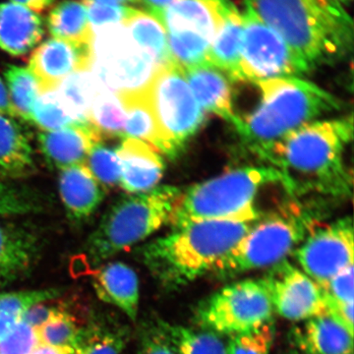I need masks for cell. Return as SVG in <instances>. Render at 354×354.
<instances>
[{"instance_id":"6da1fadb","label":"cell","mask_w":354,"mask_h":354,"mask_svg":"<svg viewBox=\"0 0 354 354\" xmlns=\"http://www.w3.org/2000/svg\"><path fill=\"white\" fill-rule=\"evenodd\" d=\"M353 118L311 122L281 140L265 157L285 176L293 196L318 192L348 197L353 177L342 160L353 140Z\"/></svg>"},{"instance_id":"7a4b0ae2","label":"cell","mask_w":354,"mask_h":354,"mask_svg":"<svg viewBox=\"0 0 354 354\" xmlns=\"http://www.w3.org/2000/svg\"><path fill=\"white\" fill-rule=\"evenodd\" d=\"M254 221L188 220L140 249L142 261L164 288L176 290L212 274Z\"/></svg>"},{"instance_id":"3957f363","label":"cell","mask_w":354,"mask_h":354,"mask_svg":"<svg viewBox=\"0 0 354 354\" xmlns=\"http://www.w3.org/2000/svg\"><path fill=\"white\" fill-rule=\"evenodd\" d=\"M245 4L311 69L351 50L353 20L344 7L329 0H245Z\"/></svg>"},{"instance_id":"277c9868","label":"cell","mask_w":354,"mask_h":354,"mask_svg":"<svg viewBox=\"0 0 354 354\" xmlns=\"http://www.w3.org/2000/svg\"><path fill=\"white\" fill-rule=\"evenodd\" d=\"M262 99L236 130L249 148L265 158L281 140L322 114L337 111L342 102L314 83L297 77L258 81Z\"/></svg>"},{"instance_id":"5b68a950","label":"cell","mask_w":354,"mask_h":354,"mask_svg":"<svg viewBox=\"0 0 354 354\" xmlns=\"http://www.w3.org/2000/svg\"><path fill=\"white\" fill-rule=\"evenodd\" d=\"M315 213L297 202H288L254 221L247 234L216 264L212 274L218 279L271 268L286 260L315 230Z\"/></svg>"},{"instance_id":"8992f818","label":"cell","mask_w":354,"mask_h":354,"mask_svg":"<svg viewBox=\"0 0 354 354\" xmlns=\"http://www.w3.org/2000/svg\"><path fill=\"white\" fill-rule=\"evenodd\" d=\"M180 196L177 188L162 186L115 203L88 239V260L100 264L171 223Z\"/></svg>"},{"instance_id":"52a82bcc","label":"cell","mask_w":354,"mask_h":354,"mask_svg":"<svg viewBox=\"0 0 354 354\" xmlns=\"http://www.w3.org/2000/svg\"><path fill=\"white\" fill-rule=\"evenodd\" d=\"M285 185L276 167H242L211 180L196 184L181 194L171 225L188 220L255 221L254 201L258 191L269 183Z\"/></svg>"},{"instance_id":"ba28073f","label":"cell","mask_w":354,"mask_h":354,"mask_svg":"<svg viewBox=\"0 0 354 354\" xmlns=\"http://www.w3.org/2000/svg\"><path fill=\"white\" fill-rule=\"evenodd\" d=\"M162 153L176 157L205 121V113L186 80L183 69L171 62L160 66L147 87Z\"/></svg>"},{"instance_id":"9c48e42d","label":"cell","mask_w":354,"mask_h":354,"mask_svg":"<svg viewBox=\"0 0 354 354\" xmlns=\"http://www.w3.org/2000/svg\"><path fill=\"white\" fill-rule=\"evenodd\" d=\"M274 308L260 279H242L221 288L197 307L195 321L202 330L232 335L258 329L272 319Z\"/></svg>"},{"instance_id":"30bf717a","label":"cell","mask_w":354,"mask_h":354,"mask_svg":"<svg viewBox=\"0 0 354 354\" xmlns=\"http://www.w3.org/2000/svg\"><path fill=\"white\" fill-rule=\"evenodd\" d=\"M100 31L92 43L90 70L95 78L118 95L148 87L158 67L128 36L124 25Z\"/></svg>"},{"instance_id":"8fae6325","label":"cell","mask_w":354,"mask_h":354,"mask_svg":"<svg viewBox=\"0 0 354 354\" xmlns=\"http://www.w3.org/2000/svg\"><path fill=\"white\" fill-rule=\"evenodd\" d=\"M243 15L241 81L297 77L311 68L272 28L247 8Z\"/></svg>"},{"instance_id":"7c38bea8","label":"cell","mask_w":354,"mask_h":354,"mask_svg":"<svg viewBox=\"0 0 354 354\" xmlns=\"http://www.w3.org/2000/svg\"><path fill=\"white\" fill-rule=\"evenodd\" d=\"M302 271L322 288L353 265L354 234L351 218L315 228L293 252Z\"/></svg>"},{"instance_id":"4fadbf2b","label":"cell","mask_w":354,"mask_h":354,"mask_svg":"<svg viewBox=\"0 0 354 354\" xmlns=\"http://www.w3.org/2000/svg\"><path fill=\"white\" fill-rule=\"evenodd\" d=\"M261 281L274 311L288 320L304 322L327 313L321 286L288 260L270 268Z\"/></svg>"},{"instance_id":"5bb4252c","label":"cell","mask_w":354,"mask_h":354,"mask_svg":"<svg viewBox=\"0 0 354 354\" xmlns=\"http://www.w3.org/2000/svg\"><path fill=\"white\" fill-rule=\"evenodd\" d=\"M92 44H76L53 38L32 53L29 69L38 81L41 93L55 90L66 77L90 70Z\"/></svg>"},{"instance_id":"9a60e30c","label":"cell","mask_w":354,"mask_h":354,"mask_svg":"<svg viewBox=\"0 0 354 354\" xmlns=\"http://www.w3.org/2000/svg\"><path fill=\"white\" fill-rule=\"evenodd\" d=\"M232 6L228 0H178L157 19L167 34L196 37L212 44Z\"/></svg>"},{"instance_id":"2e32d148","label":"cell","mask_w":354,"mask_h":354,"mask_svg":"<svg viewBox=\"0 0 354 354\" xmlns=\"http://www.w3.org/2000/svg\"><path fill=\"white\" fill-rule=\"evenodd\" d=\"M102 141V133L92 122L76 123L39 135L44 158L58 169L85 165L88 156Z\"/></svg>"},{"instance_id":"e0dca14e","label":"cell","mask_w":354,"mask_h":354,"mask_svg":"<svg viewBox=\"0 0 354 354\" xmlns=\"http://www.w3.org/2000/svg\"><path fill=\"white\" fill-rule=\"evenodd\" d=\"M120 164V183L130 193L147 192L156 187L164 174V160L145 142L125 138L116 151Z\"/></svg>"},{"instance_id":"ac0fdd59","label":"cell","mask_w":354,"mask_h":354,"mask_svg":"<svg viewBox=\"0 0 354 354\" xmlns=\"http://www.w3.org/2000/svg\"><path fill=\"white\" fill-rule=\"evenodd\" d=\"M186 80L203 111L213 113L239 129L242 118L235 113L230 78L207 64L183 69Z\"/></svg>"},{"instance_id":"d6986e66","label":"cell","mask_w":354,"mask_h":354,"mask_svg":"<svg viewBox=\"0 0 354 354\" xmlns=\"http://www.w3.org/2000/svg\"><path fill=\"white\" fill-rule=\"evenodd\" d=\"M291 339L307 354H353V335L328 312L297 326Z\"/></svg>"},{"instance_id":"ffe728a7","label":"cell","mask_w":354,"mask_h":354,"mask_svg":"<svg viewBox=\"0 0 354 354\" xmlns=\"http://www.w3.org/2000/svg\"><path fill=\"white\" fill-rule=\"evenodd\" d=\"M93 286L102 301L118 307L130 320H137L139 279L131 267L121 262L109 263L95 272Z\"/></svg>"},{"instance_id":"44dd1931","label":"cell","mask_w":354,"mask_h":354,"mask_svg":"<svg viewBox=\"0 0 354 354\" xmlns=\"http://www.w3.org/2000/svg\"><path fill=\"white\" fill-rule=\"evenodd\" d=\"M43 21L30 9L13 3L0 4V48L14 57L26 55L41 41Z\"/></svg>"},{"instance_id":"7402d4cb","label":"cell","mask_w":354,"mask_h":354,"mask_svg":"<svg viewBox=\"0 0 354 354\" xmlns=\"http://www.w3.org/2000/svg\"><path fill=\"white\" fill-rule=\"evenodd\" d=\"M59 191L65 209L73 221H84L92 215L104 199V190L86 165L62 169Z\"/></svg>"},{"instance_id":"603a6c76","label":"cell","mask_w":354,"mask_h":354,"mask_svg":"<svg viewBox=\"0 0 354 354\" xmlns=\"http://www.w3.org/2000/svg\"><path fill=\"white\" fill-rule=\"evenodd\" d=\"M39 252L37 237L29 230L0 221V286L23 276Z\"/></svg>"},{"instance_id":"cb8c5ba5","label":"cell","mask_w":354,"mask_h":354,"mask_svg":"<svg viewBox=\"0 0 354 354\" xmlns=\"http://www.w3.org/2000/svg\"><path fill=\"white\" fill-rule=\"evenodd\" d=\"M243 15L232 6L225 23L209 46L206 64L220 70L232 81H241V55Z\"/></svg>"},{"instance_id":"d4e9b609","label":"cell","mask_w":354,"mask_h":354,"mask_svg":"<svg viewBox=\"0 0 354 354\" xmlns=\"http://www.w3.org/2000/svg\"><path fill=\"white\" fill-rule=\"evenodd\" d=\"M118 95L127 115L123 135L127 138L145 142L158 152H162V142L147 94V88L138 92Z\"/></svg>"},{"instance_id":"484cf974","label":"cell","mask_w":354,"mask_h":354,"mask_svg":"<svg viewBox=\"0 0 354 354\" xmlns=\"http://www.w3.org/2000/svg\"><path fill=\"white\" fill-rule=\"evenodd\" d=\"M101 82L91 70L71 74L53 90L65 113L75 123L91 122L93 100Z\"/></svg>"},{"instance_id":"4316f807","label":"cell","mask_w":354,"mask_h":354,"mask_svg":"<svg viewBox=\"0 0 354 354\" xmlns=\"http://www.w3.org/2000/svg\"><path fill=\"white\" fill-rule=\"evenodd\" d=\"M32 167V151L21 128L0 115V178L24 176Z\"/></svg>"},{"instance_id":"83f0119b","label":"cell","mask_w":354,"mask_h":354,"mask_svg":"<svg viewBox=\"0 0 354 354\" xmlns=\"http://www.w3.org/2000/svg\"><path fill=\"white\" fill-rule=\"evenodd\" d=\"M127 342L124 327L94 318L80 328L69 354H124Z\"/></svg>"},{"instance_id":"f1b7e54d","label":"cell","mask_w":354,"mask_h":354,"mask_svg":"<svg viewBox=\"0 0 354 354\" xmlns=\"http://www.w3.org/2000/svg\"><path fill=\"white\" fill-rule=\"evenodd\" d=\"M48 23L53 38L76 44L93 43L94 32L88 21L85 2H62L51 11Z\"/></svg>"},{"instance_id":"f546056e","label":"cell","mask_w":354,"mask_h":354,"mask_svg":"<svg viewBox=\"0 0 354 354\" xmlns=\"http://www.w3.org/2000/svg\"><path fill=\"white\" fill-rule=\"evenodd\" d=\"M128 36L160 68L172 60L167 44V32L162 23L143 11H138L124 24Z\"/></svg>"},{"instance_id":"4dcf8cb0","label":"cell","mask_w":354,"mask_h":354,"mask_svg":"<svg viewBox=\"0 0 354 354\" xmlns=\"http://www.w3.org/2000/svg\"><path fill=\"white\" fill-rule=\"evenodd\" d=\"M156 325L176 354H227L225 342L214 333L165 321H158Z\"/></svg>"},{"instance_id":"1f68e13d","label":"cell","mask_w":354,"mask_h":354,"mask_svg":"<svg viewBox=\"0 0 354 354\" xmlns=\"http://www.w3.org/2000/svg\"><path fill=\"white\" fill-rule=\"evenodd\" d=\"M60 295L62 290L57 288L0 292V339L22 320L31 307L55 300Z\"/></svg>"},{"instance_id":"d6a6232c","label":"cell","mask_w":354,"mask_h":354,"mask_svg":"<svg viewBox=\"0 0 354 354\" xmlns=\"http://www.w3.org/2000/svg\"><path fill=\"white\" fill-rule=\"evenodd\" d=\"M125 120L120 97L101 83L91 106V122L102 134L123 135Z\"/></svg>"},{"instance_id":"836d02e7","label":"cell","mask_w":354,"mask_h":354,"mask_svg":"<svg viewBox=\"0 0 354 354\" xmlns=\"http://www.w3.org/2000/svg\"><path fill=\"white\" fill-rule=\"evenodd\" d=\"M6 77L9 97L17 116L31 121L32 106L41 94L38 81L29 69L18 66L9 67Z\"/></svg>"},{"instance_id":"e575fe53","label":"cell","mask_w":354,"mask_h":354,"mask_svg":"<svg viewBox=\"0 0 354 354\" xmlns=\"http://www.w3.org/2000/svg\"><path fill=\"white\" fill-rule=\"evenodd\" d=\"M79 330L80 327L75 319L65 309L41 326L37 332L41 344L62 349L69 354L75 344Z\"/></svg>"},{"instance_id":"d590c367","label":"cell","mask_w":354,"mask_h":354,"mask_svg":"<svg viewBox=\"0 0 354 354\" xmlns=\"http://www.w3.org/2000/svg\"><path fill=\"white\" fill-rule=\"evenodd\" d=\"M31 121L46 131H55L76 124L65 113L53 90L39 95L32 106Z\"/></svg>"},{"instance_id":"8d00e7d4","label":"cell","mask_w":354,"mask_h":354,"mask_svg":"<svg viewBox=\"0 0 354 354\" xmlns=\"http://www.w3.org/2000/svg\"><path fill=\"white\" fill-rule=\"evenodd\" d=\"M274 339V320L258 329L230 337L227 354H270Z\"/></svg>"},{"instance_id":"74e56055","label":"cell","mask_w":354,"mask_h":354,"mask_svg":"<svg viewBox=\"0 0 354 354\" xmlns=\"http://www.w3.org/2000/svg\"><path fill=\"white\" fill-rule=\"evenodd\" d=\"M87 7L88 21L93 32L95 30L122 26L138 12V9L131 6L102 2L84 1Z\"/></svg>"},{"instance_id":"f35d334b","label":"cell","mask_w":354,"mask_h":354,"mask_svg":"<svg viewBox=\"0 0 354 354\" xmlns=\"http://www.w3.org/2000/svg\"><path fill=\"white\" fill-rule=\"evenodd\" d=\"M87 167L100 183L114 185L120 183V164L118 153L111 149L95 146L88 156Z\"/></svg>"},{"instance_id":"ab89813d","label":"cell","mask_w":354,"mask_h":354,"mask_svg":"<svg viewBox=\"0 0 354 354\" xmlns=\"http://www.w3.org/2000/svg\"><path fill=\"white\" fill-rule=\"evenodd\" d=\"M41 344L37 330L20 321L0 339V354H31Z\"/></svg>"},{"instance_id":"60d3db41","label":"cell","mask_w":354,"mask_h":354,"mask_svg":"<svg viewBox=\"0 0 354 354\" xmlns=\"http://www.w3.org/2000/svg\"><path fill=\"white\" fill-rule=\"evenodd\" d=\"M35 205L31 195L26 191L0 181V216L30 213Z\"/></svg>"},{"instance_id":"b9f144b4","label":"cell","mask_w":354,"mask_h":354,"mask_svg":"<svg viewBox=\"0 0 354 354\" xmlns=\"http://www.w3.org/2000/svg\"><path fill=\"white\" fill-rule=\"evenodd\" d=\"M325 299L335 304H348L353 302L354 267L349 266L322 286Z\"/></svg>"},{"instance_id":"7bdbcfd3","label":"cell","mask_w":354,"mask_h":354,"mask_svg":"<svg viewBox=\"0 0 354 354\" xmlns=\"http://www.w3.org/2000/svg\"><path fill=\"white\" fill-rule=\"evenodd\" d=\"M138 354H176L158 329L157 325L144 330L140 339Z\"/></svg>"},{"instance_id":"ee69618b","label":"cell","mask_w":354,"mask_h":354,"mask_svg":"<svg viewBox=\"0 0 354 354\" xmlns=\"http://www.w3.org/2000/svg\"><path fill=\"white\" fill-rule=\"evenodd\" d=\"M65 309L64 305L50 304V301L41 302L28 310L21 321L31 326L35 330H39Z\"/></svg>"},{"instance_id":"f6af8a7d","label":"cell","mask_w":354,"mask_h":354,"mask_svg":"<svg viewBox=\"0 0 354 354\" xmlns=\"http://www.w3.org/2000/svg\"><path fill=\"white\" fill-rule=\"evenodd\" d=\"M139 1L146 7L148 10L147 13L158 18L167 7L178 0H139Z\"/></svg>"},{"instance_id":"bcb514c9","label":"cell","mask_w":354,"mask_h":354,"mask_svg":"<svg viewBox=\"0 0 354 354\" xmlns=\"http://www.w3.org/2000/svg\"><path fill=\"white\" fill-rule=\"evenodd\" d=\"M0 115L12 116V118L17 116L1 79H0Z\"/></svg>"},{"instance_id":"7dc6e473","label":"cell","mask_w":354,"mask_h":354,"mask_svg":"<svg viewBox=\"0 0 354 354\" xmlns=\"http://www.w3.org/2000/svg\"><path fill=\"white\" fill-rule=\"evenodd\" d=\"M55 0H11L13 3L19 4L30 9L32 12L39 13L46 10L53 3Z\"/></svg>"},{"instance_id":"c3c4849f","label":"cell","mask_w":354,"mask_h":354,"mask_svg":"<svg viewBox=\"0 0 354 354\" xmlns=\"http://www.w3.org/2000/svg\"><path fill=\"white\" fill-rule=\"evenodd\" d=\"M31 354H68L66 351L62 349L53 348V346H46V344H41L38 346Z\"/></svg>"},{"instance_id":"681fc988","label":"cell","mask_w":354,"mask_h":354,"mask_svg":"<svg viewBox=\"0 0 354 354\" xmlns=\"http://www.w3.org/2000/svg\"><path fill=\"white\" fill-rule=\"evenodd\" d=\"M85 1L102 2V3H115L121 4V6H128L136 3L139 0H85Z\"/></svg>"},{"instance_id":"f907efd6","label":"cell","mask_w":354,"mask_h":354,"mask_svg":"<svg viewBox=\"0 0 354 354\" xmlns=\"http://www.w3.org/2000/svg\"><path fill=\"white\" fill-rule=\"evenodd\" d=\"M329 1L333 2V3L337 4V6L344 7V6H346V4L349 3L351 0H329Z\"/></svg>"}]
</instances>
